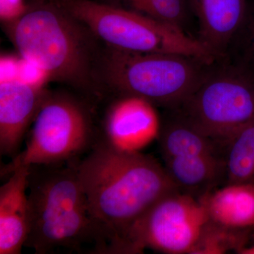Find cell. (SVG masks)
Returning <instances> with one entry per match:
<instances>
[{"label":"cell","instance_id":"9","mask_svg":"<svg viewBox=\"0 0 254 254\" xmlns=\"http://www.w3.org/2000/svg\"><path fill=\"white\" fill-rule=\"evenodd\" d=\"M155 105L133 95H120L105 114L103 143L125 153H141L158 139L162 120Z\"/></svg>","mask_w":254,"mask_h":254},{"label":"cell","instance_id":"5","mask_svg":"<svg viewBox=\"0 0 254 254\" xmlns=\"http://www.w3.org/2000/svg\"><path fill=\"white\" fill-rule=\"evenodd\" d=\"M55 1L112 49L186 55L208 63L218 59L196 37L133 10L92 0Z\"/></svg>","mask_w":254,"mask_h":254},{"label":"cell","instance_id":"17","mask_svg":"<svg viewBox=\"0 0 254 254\" xmlns=\"http://www.w3.org/2000/svg\"><path fill=\"white\" fill-rule=\"evenodd\" d=\"M254 239V229L233 228L209 220L190 254H237Z\"/></svg>","mask_w":254,"mask_h":254},{"label":"cell","instance_id":"15","mask_svg":"<svg viewBox=\"0 0 254 254\" xmlns=\"http://www.w3.org/2000/svg\"><path fill=\"white\" fill-rule=\"evenodd\" d=\"M168 110V115L162 120L158 139L164 160L175 157L220 155L221 145L193 126L178 110Z\"/></svg>","mask_w":254,"mask_h":254},{"label":"cell","instance_id":"21","mask_svg":"<svg viewBox=\"0 0 254 254\" xmlns=\"http://www.w3.org/2000/svg\"><path fill=\"white\" fill-rule=\"evenodd\" d=\"M239 254H254V241L237 252Z\"/></svg>","mask_w":254,"mask_h":254},{"label":"cell","instance_id":"4","mask_svg":"<svg viewBox=\"0 0 254 254\" xmlns=\"http://www.w3.org/2000/svg\"><path fill=\"white\" fill-rule=\"evenodd\" d=\"M210 64L178 54L135 53L107 47L100 56L98 81L119 95H133L167 110L180 108Z\"/></svg>","mask_w":254,"mask_h":254},{"label":"cell","instance_id":"1","mask_svg":"<svg viewBox=\"0 0 254 254\" xmlns=\"http://www.w3.org/2000/svg\"><path fill=\"white\" fill-rule=\"evenodd\" d=\"M76 168L98 230V254H108L155 202L178 190L154 158L119 151L103 141Z\"/></svg>","mask_w":254,"mask_h":254},{"label":"cell","instance_id":"7","mask_svg":"<svg viewBox=\"0 0 254 254\" xmlns=\"http://www.w3.org/2000/svg\"><path fill=\"white\" fill-rule=\"evenodd\" d=\"M91 114L76 98L47 93L38 110L26 147L1 170L8 177L21 167L73 163L93 148Z\"/></svg>","mask_w":254,"mask_h":254},{"label":"cell","instance_id":"3","mask_svg":"<svg viewBox=\"0 0 254 254\" xmlns=\"http://www.w3.org/2000/svg\"><path fill=\"white\" fill-rule=\"evenodd\" d=\"M76 165L30 167L31 229L25 247L36 254L76 250L88 242L96 245L98 230L88 212Z\"/></svg>","mask_w":254,"mask_h":254},{"label":"cell","instance_id":"19","mask_svg":"<svg viewBox=\"0 0 254 254\" xmlns=\"http://www.w3.org/2000/svg\"><path fill=\"white\" fill-rule=\"evenodd\" d=\"M247 12L225 58L254 74V0H247Z\"/></svg>","mask_w":254,"mask_h":254},{"label":"cell","instance_id":"10","mask_svg":"<svg viewBox=\"0 0 254 254\" xmlns=\"http://www.w3.org/2000/svg\"><path fill=\"white\" fill-rule=\"evenodd\" d=\"M48 91L43 85L21 78L1 79L0 152L14 158Z\"/></svg>","mask_w":254,"mask_h":254},{"label":"cell","instance_id":"18","mask_svg":"<svg viewBox=\"0 0 254 254\" xmlns=\"http://www.w3.org/2000/svg\"><path fill=\"white\" fill-rule=\"evenodd\" d=\"M137 12L190 34L187 28L195 17L191 0H118ZM192 36V35H190Z\"/></svg>","mask_w":254,"mask_h":254},{"label":"cell","instance_id":"16","mask_svg":"<svg viewBox=\"0 0 254 254\" xmlns=\"http://www.w3.org/2000/svg\"><path fill=\"white\" fill-rule=\"evenodd\" d=\"M225 148L227 184L254 182V121L232 135Z\"/></svg>","mask_w":254,"mask_h":254},{"label":"cell","instance_id":"6","mask_svg":"<svg viewBox=\"0 0 254 254\" xmlns=\"http://www.w3.org/2000/svg\"><path fill=\"white\" fill-rule=\"evenodd\" d=\"M176 110L202 133L225 145L254 121V74L226 58L216 60Z\"/></svg>","mask_w":254,"mask_h":254},{"label":"cell","instance_id":"8","mask_svg":"<svg viewBox=\"0 0 254 254\" xmlns=\"http://www.w3.org/2000/svg\"><path fill=\"white\" fill-rule=\"evenodd\" d=\"M198 198L175 190L162 197L128 228L108 254H190L209 221Z\"/></svg>","mask_w":254,"mask_h":254},{"label":"cell","instance_id":"20","mask_svg":"<svg viewBox=\"0 0 254 254\" xmlns=\"http://www.w3.org/2000/svg\"><path fill=\"white\" fill-rule=\"evenodd\" d=\"M27 6L23 4L22 0H1V20L2 23L12 21L26 11Z\"/></svg>","mask_w":254,"mask_h":254},{"label":"cell","instance_id":"14","mask_svg":"<svg viewBox=\"0 0 254 254\" xmlns=\"http://www.w3.org/2000/svg\"><path fill=\"white\" fill-rule=\"evenodd\" d=\"M211 221L254 230V182L227 184L198 198Z\"/></svg>","mask_w":254,"mask_h":254},{"label":"cell","instance_id":"12","mask_svg":"<svg viewBox=\"0 0 254 254\" xmlns=\"http://www.w3.org/2000/svg\"><path fill=\"white\" fill-rule=\"evenodd\" d=\"M197 38L218 59L225 58L247 12V0H191Z\"/></svg>","mask_w":254,"mask_h":254},{"label":"cell","instance_id":"11","mask_svg":"<svg viewBox=\"0 0 254 254\" xmlns=\"http://www.w3.org/2000/svg\"><path fill=\"white\" fill-rule=\"evenodd\" d=\"M30 168L14 170L0 188V254H19L31 229L28 198Z\"/></svg>","mask_w":254,"mask_h":254},{"label":"cell","instance_id":"13","mask_svg":"<svg viewBox=\"0 0 254 254\" xmlns=\"http://www.w3.org/2000/svg\"><path fill=\"white\" fill-rule=\"evenodd\" d=\"M165 168L177 190L200 198L226 178L224 157L193 155L165 159Z\"/></svg>","mask_w":254,"mask_h":254},{"label":"cell","instance_id":"2","mask_svg":"<svg viewBox=\"0 0 254 254\" xmlns=\"http://www.w3.org/2000/svg\"><path fill=\"white\" fill-rule=\"evenodd\" d=\"M2 24L25 63L48 78L84 90L98 83L94 35L55 0H35L23 14Z\"/></svg>","mask_w":254,"mask_h":254}]
</instances>
